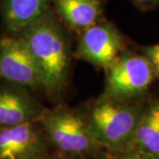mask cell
Masks as SVG:
<instances>
[{
	"instance_id": "6da1fadb",
	"label": "cell",
	"mask_w": 159,
	"mask_h": 159,
	"mask_svg": "<svg viewBox=\"0 0 159 159\" xmlns=\"http://www.w3.org/2000/svg\"><path fill=\"white\" fill-rule=\"evenodd\" d=\"M34 57L42 77V88L58 93L69 70L68 47L63 30L49 9L20 34Z\"/></svg>"
},
{
	"instance_id": "7a4b0ae2",
	"label": "cell",
	"mask_w": 159,
	"mask_h": 159,
	"mask_svg": "<svg viewBox=\"0 0 159 159\" xmlns=\"http://www.w3.org/2000/svg\"><path fill=\"white\" fill-rule=\"evenodd\" d=\"M143 108L135 101H119L104 96L93 102L86 116L100 147L110 154L125 151Z\"/></svg>"
},
{
	"instance_id": "3957f363",
	"label": "cell",
	"mask_w": 159,
	"mask_h": 159,
	"mask_svg": "<svg viewBox=\"0 0 159 159\" xmlns=\"http://www.w3.org/2000/svg\"><path fill=\"white\" fill-rule=\"evenodd\" d=\"M47 142L59 154L86 158L102 148L91 130L87 116L67 108L45 111L38 122Z\"/></svg>"
},
{
	"instance_id": "277c9868",
	"label": "cell",
	"mask_w": 159,
	"mask_h": 159,
	"mask_svg": "<svg viewBox=\"0 0 159 159\" xmlns=\"http://www.w3.org/2000/svg\"><path fill=\"white\" fill-rule=\"evenodd\" d=\"M106 82L102 96L119 101H135L148 90L155 76L142 54H121L106 69Z\"/></svg>"
},
{
	"instance_id": "5b68a950",
	"label": "cell",
	"mask_w": 159,
	"mask_h": 159,
	"mask_svg": "<svg viewBox=\"0 0 159 159\" xmlns=\"http://www.w3.org/2000/svg\"><path fill=\"white\" fill-rule=\"evenodd\" d=\"M124 49L123 37L115 25L102 20L81 31L75 56L106 70L119 58Z\"/></svg>"
},
{
	"instance_id": "8992f818",
	"label": "cell",
	"mask_w": 159,
	"mask_h": 159,
	"mask_svg": "<svg viewBox=\"0 0 159 159\" xmlns=\"http://www.w3.org/2000/svg\"><path fill=\"white\" fill-rule=\"evenodd\" d=\"M0 78L20 87L42 88L38 66L20 35L0 40Z\"/></svg>"
},
{
	"instance_id": "52a82bcc",
	"label": "cell",
	"mask_w": 159,
	"mask_h": 159,
	"mask_svg": "<svg viewBox=\"0 0 159 159\" xmlns=\"http://www.w3.org/2000/svg\"><path fill=\"white\" fill-rule=\"evenodd\" d=\"M38 122L0 128V159H47L49 150Z\"/></svg>"
},
{
	"instance_id": "ba28073f",
	"label": "cell",
	"mask_w": 159,
	"mask_h": 159,
	"mask_svg": "<svg viewBox=\"0 0 159 159\" xmlns=\"http://www.w3.org/2000/svg\"><path fill=\"white\" fill-rule=\"evenodd\" d=\"M44 111L24 90L0 89V128L39 122Z\"/></svg>"
},
{
	"instance_id": "9c48e42d",
	"label": "cell",
	"mask_w": 159,
	"mask_h": 159,
	"mask_svg": "<svg viewBox=\"0 0 159 159\" xmlns=\"http://www.w3.org/2000/svg\"><path fill=\"white\" fill-rule=\"evenodd\" d=\"M126 150L149 159H159V99L143 108Z\"/></svg>"
},
{
	"instance_id": "30bf717a",
	"label": "cell",
	"mask_w": 159,
	"mask_h": 159,
	"mask_svg": "<svg viewBox=\"0 0 159 159\" xmlns=\"http://www.w3.org/2000/svg\"><path fill=\"white\" fill-rule=\"evenodd\" d=\"M51 2L59 18L74 30L82 31L103 20L102 0H51Z\"/></svg>"
},
{
	"instance_id": "8fae6325",
	"label": "cell",
	"mask_w": 159,
	"mask_h": 159,
	"mask_svg": "<svg viewBox=\"0 0 159 159\" xmlns=\"http://www.w3.org/2000/svg\"><path fill=\"white\" fill-rule=\"evenodd\" d=\"M51 0H4L2 16L6 29L14 35L37 20L48 11Z\"/></svg>"
},
{
	"instance_id": "7c38bea8",
	"label": "cell",
	"mask_w": 159,
	"mask_h": 159,
	"mask_svg": "<svg viewBox=\"0 0 159 159\" xmlns=\"http://www.w3.org/2000/svg\"><path fill=\"white\" fill-rule=\"evenodd\" d=\"M142 54L149 63L155 78L159 79V43L143 47Z\"/></svg>"
},
{
	"instance_id": "4fadbf2b",
	"label": "cell",
	"mask_w": 159,
	"mask_h": 159,
	"mask_svg": "<svg viewBox=\"0 0 159 159\" xmlns=\"http://www.w3.org/2000/svg\"><path fill=\"white\" fill-rule=\"evenodd\" d=\"M134 4L142 10H148L154 7L153 0H132Z\"/></svg>"
},
{
	"instance_id": "5bb4252c",
	"label": "cell",
	"mask_w": 159,
	"mask_h": 159,
	"mask_svg": "<svg viewBox=\"0 0 159 159\" xmlns=\"http://www.w3.org/2000/svg\"><path fill=\"white\" fill-rule=\"evenodd\" d=\"M47 159H84L79 157H73V156H68V155H64V154H58L57 156L55 157H50Z\"/></svg>"
},
{
	"instance_id": "9a60e30c",
	"label": "cell",
	"mask_w": 159,
	"mask_h": 159,
	"mask_svg": "<svg viewBox=\"0 0 159 159\" xmlns=\"http://www.w3.org/2000/svg\"><path fill=\"white\" fill-rule=\"evenodd\" d=\"M97 159H113L112 156L111 155L110 153H106V154H99L98 157Z\"/></svg>"
},
{
	"instance_id": "2e32d148",
	"label": "cell",
	"mask_w": 159,
	"mask_h": 159,
	"mask_svg": "<svg viewBox=\"0 0 159 159\" xmlns=\"http://www.w3.org/2000/svg\"><path fill=\"white\" fill-rule=\"evenodd\" d=\"M153 4H154V7L159 6V0H153Z\"/></svg>"
}]
</instances>
